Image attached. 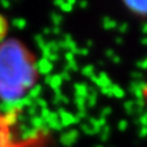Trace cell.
Segmentation results:
<instances>
[{
	"label": "cell",
	"mask_w": 147,
	"mask_h": 147,
	"mask_svg": "<svg viewBox=\"0 0 147 147\" xmlns=\"http://www.w3.org/2000/svg\"><path fill=\"white\" fill-rule=\"evenodd\" d=\"M37 80V60L32 51L16 38L0 42V100H22Z\"/></svg>",
	"instance_id": "obj_1"
},
{
	"label": "cell",
	"mask_w": 147,
	"mask_h": 147,
	"mask_svg": "<svg viewBox=\"0 0 147 147\" xmlns=\"http://www.w3.org/2000/svg\"><path fill=\"white\" fill-rule=\"evenodd\" d=\"M19 110L0 113V147H29V141L16 140L14 129L18 122Z\"/></svg>",
	"instance_id": "obj_2"
},
{
	"label": "cell",
	"mask_w": 147,
	"mask_h": 147,
	"mask_svg": "<svg viewBox=\"0 0 147 147\" xmlns=\"http://www.w3.org/2000/svg\"><path fill=\"white\" fill-rule=\"evenodd\" d=\"M125 6L137 15H147V1H126Z\"/></svg>",
	"instance_id": "obj_3"
},
{
	"label": "cell",
	"mask_w": 147,
	"mask_h": 147,
	"mask_svg": "<svg viewBox=\"0 0 147 147\" xmlns=\"http://www.w3.org/2000/svg\"><path fill=\"white\" fill-rule=\"evenodd\" d=\"M7 28H8V24H7L6 19L0 15V42L4 41V37L7 34Z\"/></svg>",
	"instance_id": "obj_4"
},
{
	"label": "cell",
	"mask_w": 147,
	"mask_h": 147,
	"mask_svg": "<svg viewBox=\"0 0 147 147\" xmlns=\"http://www.w3.org/2000/svg\"><path fill=\"white\" fill-rule=\"evenodd\" d=\"M142 95L145 96V98L147 100V85L145 86V88H144V90H142Z\"/></svg>",
	"instance_id": "obj_5"
}]
</instances>
